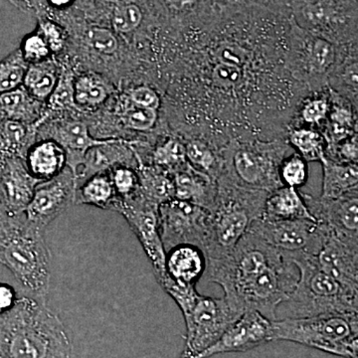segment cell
Instances as JSON below:
<instances>
[{
    "mask_svg": "<svg viewBox=\"0 0 358 358\" xmlns=\"http://www.w3.org/2000/svg\"><path fill=\"white\" fill-rule=\"evenodd\" d=\"M206 259L207 279L223 289V298L239 315L257 310L274 320L299 279L298 268L287 254L250 232L228 255Z\"/></svg>",
    "mask_w": 358,
    "mask_h": 358,
    "instance_id": "6da1fadb",
    "label": "cell"
},
{
    "mask_svg": "<svg viewBox=\"0 0 358 358\" xmlns=\"http://www.w3.org/2000/svg\"><path fill=\"white\" fill-rule=\"evenodd\" d=\"M69 33V44L59 59L75 73L93 71L109 79L117 90L147 83L145 66L126 42L107 26L87 20L83 13L72 8L62 13L48 11Z\"/></svg>",
    "mask_w": 358,
    "mask_h": 358,
    "instance_id": "7a4b0ae2",
    "label": "cell"
},
{
    "mask_svg": "<svg viewBox=\"0 0 358 358\" xmlns=\"http://www.w3.org/2000/svg\"><path fill=\"white\" fill-rule=\"evenodd\" d=\"M0 358H75L58 315L41 301L21 296L0 313Z\"/></svg>",
    "mask_w": 358,
    "mask_h": 358,
    "instance_id": "3957f363",
    "label": "cell"
},
{
    "mask_svg": "<svg viewBox=\"0 0 358 358\" xmlns=\"http://www.w3.org/2000/svg\"><path fill=\"white\" fill-rule=\"evenodd\" d=\"M44 231L30 222L24 212L11 214L0 206V264L43 303L50 288L51 262Z\"/></svg>",
    "mask_w": 358,
    "mask_h": 358,
    "instance_id": "277c9868",
    "label": "cell"
},
{
    "mask_svg": "<svg viewBox=\"0 0 358 358\" xmlns=\"http://www.w3.org/2000/svg\"><path fill=\"white\" fill-rule=\"evenodd\" d=\"M288 256L298 268L299 279L288 299L275 310V320L358 313V291L346 288L322 271L313 256L306 253Z\"/></svg>",
    "mask_w": 358,
    "mask_h": 358,
    "instance_id": "5b68a950",
    "label": "cell"
},
{
    "mask_svg": "<svg viewBox=\"0 0 358 358\" xmlns=\"http://www.w3.org/2000/svg\"><path fill=\"white\" fill-rule=\"evenodd\" d=\"M84 15L121 37L145 69H155V44L169 24L154 0H96Z\"/></svg>",
    "mask_w": 358,
    "mask_h": 358,
    "instance_id": "8992f818",
    "label": "cell"
},
{
    "mask_svg": "<svg viewBox=\"0 0 358 358\" xmlns=\"http://www.w3.org/2000/svg\"><path fill=\"white\" fill-rule=\"evenodd\" d=\"M218 192L210 212L208 238L203 250L206 258L228 255L248 233L250 226L264 213L268 193L245 189L217 179Z\"/></svg>",
    "mask_w": 358,
    "mask_h": 358,
    "instance_id": "52a82bcc",
    "label": "cell"
},
{
    "mask_svg": "<svg viewBox=\"0 0 358 358\" xmlns=\"http://www.w3.org/2000/svg\"><path fill=\"white\" fill-rule=\"evenodd\" d=\"M289 148L287 141L233 138L224 147L218 179L245 189L272 192L284 186L279 167Z\"/></svg>",
    "mask_w": 358,
    "mask_h": 358,
    "instance_id": "ba28073f",
    "label": "cell"
},
{
    "mask_svg": "<svg viewBox=\"0 0 358 358\" xmlns=\"http://www.w3.org/2000/svg\"><path fill=\"white\" fill-rule=\"evenodd\" d=\"M272 341H291L343 358H358V313L272 320Z\"/></svg>",
    "mask_w": 358,
    "mask_h": 358,
    "instance_id": "9c48e42d",
    "label": "cell"
},
{
    "mask_svg": "<svg viewBox=\"0 0 358 358\" xmlns=\"http://www.w3.org/2000/svg\"><path fill=\"white\" fill-rule=\"evenodd\" d=\"M339 46L303 29L289 17L286 65L289 75L310 93L327 88Z\"/></svg>",
    "mask_w": 358,
    "mask_h": 358,
    "instance_id": "30bf717a",
    "label": "cell"
},
{
    "mask_svg": "<svg viewBox=\"0 0 358 358\" xmlns=\"http://www.w3.org/2000/svg\"><path fill=\"white\" fill-rule=\"evenodd\" d=\"M289 14L303 29L343 45L357 42V0H289Z\"/></svg>",
    "mask_w": 358,
    "mask_h": 358,
    "instance_id": "8fae6325",
    "label": "cell"
},
{
    "mask_svg": "<svg viewBox=\"0 0 358 358\" xmlns=\"http://www.w3.org/2000/svg\"><path fill=\"white\" fill-rule=\"evenodd\" d=\"M181 313L185 317L186 334L185 348L178 358H197L242 315L234 312L225 299L200 294Z\"/></svg>",
    "mask_w": 358,
    "mask_h": 358,
    "instance_id": "7c38bea8",
    "label": "cell"
},
{
    "mask_svg": "<svg viewBox=\"0 0 358 358\" xmlns=\"http://www.w3.org/2000/svg\"><path fill=\"white\" fill-rule=\"evenodd\" d=\"M159 222L166 253L181 244L194 245L203 251L210 225V212L207 209L173 199L159 205Z\"/></svg>",
    "mask_w": 358,
    "mask_h": 358,
    "instance_id": "4fadbf2b",
    "label": "cell"
},
{
    "mask_svg": "<svg viewBox=\"0 0 358 358\" xmlns=\"http://www.w3.org/2000/svg\"><path fill=\"white\" fill-rule=\"evenodd\" d=\"M248 232L288 255L315 256L322 241V226L308 219H273L262 215L252 222Z\"/></svg>",
    "mask_w": 358,
    "mask_h": 358,
    "instance_id": "5bb4252c",
    "label": "cell"
},
{
    "mask_svg": "<svg viewBox=\"0 0 358 358\" xmlns=\"http://www.w3.org/2000/svg\"><path fill=\"white\" fill-rule=\"evenodd\" d=\"M159 207L145 199L140 192L134 199L122 202L119 211L147 253L157 282L166 275V250L160 237Z\"/></svg>",
    "mask_w": 358,
    "mask_h": 358,
    "instance_id": "9a60e30c",
    "label": "cell"
},
{
    "mask_svg": "<svg viewBox=\"0 0 358 358\" xmlns=\"http://www.w3.org/2000/svg\"><path fill=\"white\" fill-rule=\"evenodd\" d=\"M76 187L77 176L66 166L57 176L36 186L24 211L26 217L40 229H46L49 224L75 204Z\"/></svg>",
    "mask_w": 358,
    "mask_h": 358,
    "instance_id": "2e32d148",
    "label": "cell"
},
{
    "mask_svg": "<svg viewBox=\"0 0 358 358\" xmlns=\"http://www.w3.org/2000/svg\"><path fill=\"white\" fill-rule=\"evenodd\" d=\"M45 138L55 141L64 148L67 166L76 176L87 150L103 141L92 136L83 117L71 115L47 117L40 121L37 124V140Z\"/></svg>",
    "mask_w": 358,
    "mask_h": 358,
    "instance_id": "e0dca14e",
    "label": "cell"
},
{
    "mask_svg": "<svg viewBox=\"0 0 358 358\" xmlns=\"http://www.w3.org/2000/svg\"><path fill=\"white\" fill-rule=\"evenodd\" d=\"M319 224L322 241L317 255L313 256L315 262L346 288L358 291V241L339 236Z\"/></svg>",
    "mask_w": 358,
    "mask_h": 358,
    "instance_id": "ac0fdd59",
    "label": "cell"
},
{
    "mask_svg": "<svg viewBox=\"0 0 358 358\" xmlns=\"http://www.w3.org/2000/svg\"><path fill=\"white\" fill-rule=\"evenodd\" d=\"M272 341V320L257 310H247L226 329L214 345L197 358H209L222 353L246 352Z\"/></svg>",
    "mask_w": 358,
    "mask_h": 358,
    "instance_id": "d6986e66",
    "label": "cell"
},
{
    "mask_svg": "<svg viewBox=\"0 0 358 358\" xmlns=\"http://www.w3.org/2000/svg\"><path fill=\"white\" fill-rule=\"evenodd\" d=\"M301 194L317 222L327 226L339 236L358 241V189L336 199Z\"/></svg>",
    "mask_w": 358,
    "mask_h": 358,
    "instance_id": "ffe728a7",
    "label": "cell"
},
{
    "mask_svg": "<svg viewBox=\"0 0 358 358\" xmlns=\"http://www.w3.org/2000/svg\"><path fill=\"white\" fill-rule=\"evenodd\" d=\"M39 183L28 171L25 159H6L0 164V206L11 214L22 213Z\"/></svg>",
    "mask_w": 358,
    "mask_h": 358,
    "instance_id": "44dd1931",
    "label": "cell"
},
{
    "mask_svg": "<svg viewBox=\"0 0 358 358\" xmlns=\"http://www.w3.org/2000/svg\"><path fill=\"white\" fill-rule=\"evenodd\" d=\"M138 169V162L129 141L105 140L90 148L85 154L83 164L77 174V183L96 173L109 171L115 166Z\"/></svg>",
    "mask_w": 358,
    "mask_h": 358,
    "instance_id": "7402d4cb",
    "label": "cell"
},
{
    "mask_svg": "<svg viewBox=\"0 0 358 358\" xmlns=\"http://www.w3.org/2000/svg\"><path fill=\"white\" fill-rule=\"evenodd\" d=\"M174 199L199 205L210 211L218 192L217 180L193 169L189 164L171 173Z\"/></svg>",
    "mask_w": 358,
    "mask_h": 358,
    "instance_id": "603a6c76",
    "label": "cell"
},
{
    "mask_svg": "<svg viewBox=\"0 0 358 358\" xmlns=\"http://www.w3.org/2000/svg\"><path fill=\"white\" fill-rule=\"evenodd\" d=\"M206 267L204 252L194 245H178L166 253V274L178 284L196 287Z\"/></svg>",
    "mask_w": 358,
    "mask_h": 358,
    "instance_id": "cb8c5ba5",
    "label": "cell"
},
{
    "mask_svg": "<svg viewBox=\"0 0 358 358\" xmlns=\"http://www.w3.org/2000/svg\"><path fill=\"white\" fill-rule=\"evenodd\" d=\"M329 91L331 110L320 131L326 141V150L357 134V106L333 90Z\"/></svg>",
    "mask_w": 358,
    "mask_h": 358,
    "instance_id": "d4e9b609",
    "label": "cell"
},
{
    "mask_svg": "<svg viewBox=\"0 0 358 358\" xmlns=\"http://www.w3.org/2000/svg\"><path fill=\"white\" fill-rule=\"evenodd\" d=\"M117 89L113 82L93 71L75 73L74 98L84 117L103 107Z\"/></svg>",
    "mask_w": 358,
    "mask_h": 358,
    "instance_id": "484cf974",
    "label": "cell"
},
{
    "mask_svg": "<svg viewBox=\"0 0 358 358\" xmlns=\"http://www.w3.org/2000/svg\"><path fill=\"white\" fill-rule=\"evenodd\" d=\"M25 164L33 178L42 182L55 178L67 166V154L55 141L37 140L28 150Z\"/></svg>",
    "mask_w": 358,
    "mask_h": 358,
    "instance_id": "4316f807",
    "label": "cell"
},
{
    "mask_svg": "<svg viewBox=\"0 0 358 358\" xmlns=\"http://www.w3.org/2000/svg\"><path fill=\"white\" fill-rule=\"evenodd\" d=\"M327 87L357 107V42L339 46L338 57Z\"/></svg>",
    "mask_w": 358,
    "mask_h": 358,
    "instance_id": "83f0119b",
    "label": "cell"
},
{
    "mask_svg": "<svg viewBox=\"0 0 358 358\" xmlns=\"http://www.w3.org/2000/svg\"><path fill=\"white\" fill-rule=\"evenodd\" d=\"M75 204L90 205L119 213L122 202L115 193L110 171L94 174L78 182Z\"/></svg>",
    "mask_w": 358,
    "mask_h": 358,
    "instance_id": "f1b7e54d",
    "label": "cell"
},
{
    "mask_svg": "<svg viewBox=\"0 0 358 358\" xmlns=\"http://www.w3.org/2000/svg\"><path fill=\"white\" fill-rule=\"evenodd\" d=\"M45 108V103L30 95L24 86L0 95L1 119L13 120L37 126L43 117Z\"/></svg>",
    "mask_w": 358,
    "mask_h": 358,
    "instance_id": "f546056e",
    "label": "cell"
},
{
    "mask_svg": "<svg viewBox=\"0 0 358 358\" xmlns=\"http://www.w3.org/2000/svg\"><path fill=\"white\" fill-rule=\"evenodd\" d=\"M36 141V124L0 117V164L13 157L25 159L28 150Z\"/></svg>",
    "mask_w": 358,
    "mask_h": 358,
    "instance_id": "4dcf8cb0",
    "label": "cell"
},
{
    "mask_svg": "<svg viewBox=\"0 0 358 358\" xmlns=\"http://www.w3.org/2000/svg\"><path fill=\"white\" fill-rule=\"evenodd\" d=\"M263 216L273 219H308L317 221L308 210L299 189L282 186L268 194Z\"/></svg>",
    "mask_w": 358,
    "mask_h": 358,
    "instance_id": "1f68e13d",
    "label": "cell"
},
{
    "mask_svg": "<svg viewBox=\"0 0 358 358\" xmlns=\"http://www.w3.org/2000/svg\"><path fill=\"white\" fill-rule=\"evenodd\" d=\"M322 166V187L320 197L336 199L358 189V166L355 164H341L324 159Z\"/></svg>",
    "mask_w": 358,
    "mask_h": 358,
    "instance_id": "d6a6232c",
    "label": "cell"
},
{
    "mask_svg": "<svg viewBox=\"0 0 358 358\" xmlns=\"http://www.w3.org/2000/svg\"><path fill=\"white\" fill-rule=\"evenodd\" d=\"M160 13L173 29L193 24L213 10L210 0H155Z\"/></svg>",
    "mask_w": 358,
    "mask_h": 358,
    "instance_id": "836d02e7",
    "label": "cell"
},
{
    "mask_svg": "<svg viewBox=\"0 0 358 358\" xmlns=\"http://www.w3.org/2000/svg\"><path fill=\"white\" fill-rule=\"evenodd\" d=\"M61 64L60 77L55 89L45 103V114L42 120L58 115H79L83 117L78 109L74 98L75 72L69 65Z\"/></svg>",
    "mask_w": 358,
    "mask_h": 358,
    "instance_id": "e575fe53",
    "label": "cell"
},
{
    "mask_svg": "<svg viewBox=\"0 0 358 358\" xmlns=\"http://www.w3.org/2000/svg\"><path fill=\"white\" fill-rule=\"evenodd\" d=\"M60 73V62L54 57L43 62L28 65L23 86L30 95L46 103L57 85Z\"/></svg>",
    "mask_w": 358,
    "mask_h": 358,
    "instance_id": "d590c367",
    "label": "cell"
},
{
    "mask_svg": "<svg viewBox=\"0 0 358 358\" xmlns=\"http://www.w3.org/2000/svg\"><path fill=\"white\" fill-rule=\"evenodd\" d=\"M140 192L148 201L159 205L174 199V185L171 174L152 164L140 166Z\"/></svg>",
    "mask_w": 358,
    "mask_h": 358,
    "instance_id": "8d00e7d4",
    "label": "cell"
},
{
    "mask_svg": "<svg viewBox=\"0 0 358 358\" xmlns=\"http://www.w3.org/2000/svg\"><path fill=\"white\" fill-rule=\"evenodd\" d=\"M187 164L185 141L173 133L160 136L148 155V164L159 166L171 174Z\"/></svg>",
    "mask_w": 358,
    "mask_h": 358,
    "instance_id": "74e56055",
    "label": "cell"
},
{
    "mask_svg": "<svg viewBox=\"0 0 358 358\" xmlns=\"http://www.w3.org/2000/svg\"><path fill=\"white\" fill-rule=\"evenodd\" d=\"M182 140L185 141L186 159L188 164L193 169L208 174L212 178L217 180L222 171V150H218L201 138H185Z\"/></svg>",
    "mask_w": 358,
    "mask_h": 358,
    "instance_id": "f35d334b",
    "label": "cell"
},
{
    "mask_svg": "<svg viewBox=\"0 0 358 358\" xmlns=\"http://www.w3.org/2000/svg\"><path fill=\"white\" fill-rule=\"evenodd\" d=\"M288 131L287 143L306 162H322L326 159V141L319 129L307 127H289Z\"/></svg>",
    "mask_w": 358,
    "mask_h": 358,
    "instance_id": "ab89813d",
    "label": "cell"
},
{
    "mask_svg": "<svg viewBox=\"0 0 358 358\" xmlns=\"http://www.w3.org/2000/svg\"><path fill=\"white\" fill-rule=\"evenodd\" d=\"M315 95H310L303 98L299 103V112L296 114V126H308L307 128L322 129L327 115L331 110V98H329V88L313 92Z\"/></svg>",
    "mask_w": 358,
    "mask_h": 358,
    "instance_id": "60d3db41",
    "label": "cell"
},
{
    "mask_svg": "<svg viewBox=\"0 0 358 358\" xmlns=\"http://www.w3.org/2000/svg\"><path fill=\"white\" fill-rule=\"evenodd\" d=\"M28 64L20 49L9 53L0 61V95L23 86Z\"/></svg>",
    "mask_w": 358,
    "mask_h": 358,
    "instance_id": "b9f144b4",
    "label": "cell"
},
{
    "mask_svg": "<svg viewBox=\"0 0 358 358\" xmlns=\"http://www.w3.org/2000/svg\"><path fill=\"white\" fill-rule=\"evenodd\" d=\"M36 20L35 30L41 34L48 44L52 56L59 60L67 51L69 33L64 26L49 15L40 16Z\"/></svg>",
    "mask_w": 358,
    "mask_h": 358,
    "instance_id": "7bdbcfd3",
    "label": "cell"
},
{
    "mask_svg": "<svg viewBox=\"0 0 358 358\" xmlns=\"http://www.w3.org/2000/svg\"><path fill=\"white\" fill-rule=\"evenodd\" d=\"M110 174L115 193L121 202L134 199L140 193V176L138 169L128 166H115Z\"/></svg>",
    "mask_w": 358,
    "mask_h": 358,
    "instance_id": "ee69618b",
    "label": "cell"
},
{
    "mask_svg": "<svg viewBox=\"0 0 358 358\" xmlns=\"http://www.w3.org/2000/svg\"><path fill=\"white\" fill-rule=\"evenodd\" d=\"M279 176L282 185L299 189L308 182V162L294 152L282 159L279 167Z\"/></svg>",
    "mask_w": 358,
    "mask_h": 358,
    "instance_id": "f6af8a7d",
    "label": "cell"
},
{
    "mask_svg": "<svg viewBox=\"0 0 358 358\" xmlns=\"http://www.w3.org/2000/svg\"><path fill=\"white\" fill-rule=\"evenodd\" d=\"M129 102L138 107L160 110L162 106V96L159 90L150 84H134L119 90Z\"/></svg>",
    "mask_w": 358,
    "mask_h": 358,
    "instance_id": "bcb514c9",
    "label": "cell"
},
{
    "mask_svg": "<svg viewBox=\"0 0 358 358\" xmlns=\"http://www.w3.org/2000/svg\"><path fill=\"white\" fill-rule=\"evenodd\" d=\"M18 49L28 65L43 62V61L53 57L48 44L46 43L41 34L35 29L23 37Z\"/></svg>",
    "mask_w": 358,
    "mask_h": 358,
    "instance_id": "7dc6e473",
    "label": "cell"
},
{
    "mask_svg": "<svg viewBox=\"0 0 358 358\" xmlns=\"http://www.w3.org/2000/svg\"><path fill=\"white\" fill-rule=\"evenodd\" d=\"M357 134L341 141L334 148L326 150V157L341 164H355L358 162Z\"/></svg>",
    "mask_w": 358,
    "mask_h": 358,
    "instance_id": "c3c4849f",
    "label": "cell"
},
{
    "mask_svg": "<svg viewBox=\"0 0 358 358\" xmlns=\"http://www.w3.org/2000/svg\"><path fill=\"white\" fill-rule=\"evenodd\" d=\"M9 1L22 13L35 16L36 18L46 15L48 13V7L45 0H9Z\"/></svg>",
    "mask_w": 358,
    "mask_h": 358,
    "instance_id": "681fc988",
    "label": "cell"
},
{
    "mask_svg": "<svg viewBox=\"0 0 358 358\" xmlns=\"http://www.w3.org/2000/svg\"><path fill=\"white\" fill-rule=\"evenodd\" d=\"M16 301H17V296L13 287L6 284H0V313H6L13 308Z\"/></svg>",
    "mask_w": 358,
    "mask_h": 358,
    "instance_id": "f907efd6",
    "label": "cell"
},
{
    "mask_svg": "<svg viewBox=\"0 0 358 358\" xmlns=\"http://www.w3.org/2000/svg\"><path fill=\"white\" fill-rule=\"evenodd\" d=\"M45 1L48 7V11L62 13L74 7L77 0H45Z\"/></svg>",
    "mask_w": 358,
    "mask_h": 358,
    "instance_id": "816d5d0a",
    "label": "cell"
},
{
    "mask_svg": "<svg viewBox=\"0 0 358 358\" xmlns=\"http://www.w3.org/2000/svg\"><path fill=\"white\" fill-rule=\"evenodd\" d=\"M95 1L96 0H77L74 8L78 9L81 13H86L94 6Z\"/></svg>",
    "mask_w": 358,
    "mask_h": 358,
    "instance_id": "f5cc1de1",
    "label": "cell"
}]
</instances>
